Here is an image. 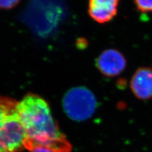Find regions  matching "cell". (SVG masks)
Listing matches in <instances>:
<instances>
[{
	"label": "cell",
	"instance_id": "cell-4",
	"mask_svg": "<svg viewBox=\"0 0 152 152\" xmlns=\"http://www.w3.org/2000/svg\"><path fill=\"white\" fill-rule=\"evenodd\" d=\"M127 60L120 51L110 48L102 51L96 60V67L103 75L114 77L125 70Z\"/></svg>",
	"mask_w": 152,
	"mask_h": 152
},
{
	"label": "cell",
	"instance_id": "cell-3",
	"mask_svg": "<svg viewBox=\"0 0 152 152\" xmlns=\"http://www.w3.org/2000/svg\"><path fill=\"white\" fill-rule=\"evenodd\" d=\"M62 106L70 118L80 122L88 120L93 115L97 107V101L91 90L84 86H77L66 92Z\"/></svg>",
	"mask_w": 152,
	"mask_h": 152
},
{
	"label": "cell",
	"instance_id": "cell-6",
	"mask_svg": "<svg viewBox=\"0 0 152 152\" xmlns=\"http://www.w3.org/2000/svg\"><path fill=\"white\" fill-rule=\"evenodd\" d=\"M118 4L119 0H89L88 14L98 23H108L117 15Z\"/></svg>",
	"mask_w": 152,
	"mask_h": 152
},
{
	"label": "cell",
	"instance_id": "cell-2",
	"mask_svg": "<svg viewBox=\"0 0 152 152\" xmlns=\"http://www.w3.org/2000/svg\"><path fill=\"white\" fill-rule=\"evenodd\" d=\"M18 102L0 96V152L26 149L27 135L17 110Z\"/></svg>",
	"mask_w": 152,
	"mask_h": 152
},
{
	"label": "cell",
	"instance_id": "cell-9",
	"mask_svg": "<svg viewBox=\"0 0 152 152\" xmlns=\"http://www.w3.org/2000/svg\"><path fill=\"white\" fill-rule=\"evenodd\" d=\"M30 152H53L48 148H45V147H36V148H33L30 151Z\"/></svg>",
	"mask_w": 152,
	"mask_h": 152
},
{
	"label": "cell",
	"instance_id": "cell-5",
	"mask_svg": "<svg viewBox=\"0 0 152 152\" xmlns=\"http://www.w3.org/2000/svg\"><path fill=\"white\" fill-rule=\"evenodd\" d=\"M130 88L134 96L141 100L152 98V68L142 66L133 74Z\"/></svg>",
	"mask_w": 152,
	"mask_h": 152
},
{
	"label": "cell",
	"instance_id": "cell-8",
	"mask_svg": "<svg viewBox=\"0 0 152 152\" xmlns=\"http://www.w3.org/2000/svg\"><path fill=\"white\" fill-rule=\"evenodd\" d=\"M20 0H0V8L10 9L15 7Z\"/></svg>",
	"mask_w": 152,
	"mask_h": 152
},
{
	"label": "cell",
	"instance_id": "cell-7",
	"mask_svg": "<svg viewBox=\"0 0 152 152\" xmlns=\"http://www.w3.org/2000/svg\"><path fill=\"white\" fill-rule=\"evenodd\" d=\"M137 10L141 13H152V0H133Z\"/></svg>",
	"mask_w": 152,
	"mask_h": 152
},
{
	"label": "cell",
	"instance_id": "cell-1",
	"mask_svg": "<svg viewBox=\"0 0 152 152\" xmlns=\"http://www.w3.org/2000/svg\"><path fill=\"white\" fill-rule=\"evenodd\" d=\"M17 110L27 135V150L41 146L53 152H71L72 145L60 129L45 99L28 93L18 102Z\"/></svg>",
	"mask_w": 152,
	"mask_h": 152
}]
</instances>
